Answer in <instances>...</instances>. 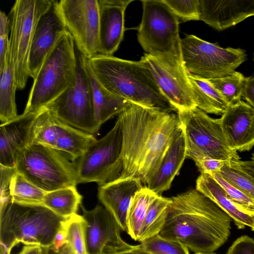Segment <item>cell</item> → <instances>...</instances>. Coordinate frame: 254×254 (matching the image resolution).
Segmentation results:
<instances>
[{"instance_id": "obj_40", "label": "cell", "mask_w": 254, "mask_h": 254, "mask_svg": "<svg viewBox=\"0 0 254 254\" xmlns=\"http://www.w3.org/2000/svg\"><path fill=\"white\" fill-rule=\"evenodd\" d=\"M10 23L8 16L3 11L0 12V71L2 69L6 54L9 50Z\"/></svg>"}, {"instance_id": "obj_1", "label": "cell", "mask_w": 254, "mask_h": 254, "mask_svg": "<svg viewBox=\"0 0 254 254\" xmlns=\"http://www.w3.org/2000/svg\"><path fill=\"white\" fill-rule=\"evenodd\" d=\"M123 133V170L119 179H140L146 186L168 147L182 131L178 112L131 103L118 118Z\"/></svg>"}, {"instance_id": "obj_45", "label": "cell", "mask_w": 254, "mask_h": 254, "mask_svg": "<svg viewBox=\"0 0 254 254\" xmlns=\"http://www.w3.org/2000/svg\"><path fill=\"white\" fill-rule=\"evenodd\" d=\"M50 248L39 245H25L17 254H49Z\"/></svg>"}, {"instance_id": "obj_8", "label": "cell", "mask_w": 254, "mask_h": 254, "mask_svg": "<svg viewBox=\"0 0 254 254\" xmlns=\"http://www.w3.org/2000/svg\"><path fill=\"white\" fill-rule=\"evenodd\" d=\"M186 143V158L195 162L205 158L224 161L240 160L225 138L219 119L197 107L178 112Z\"/></svg>"}, {"instance_id": "obj_7", "label": "cell", "mask_w": 254, "mask_h": 254, "mask_svg": "<svg viewBox=\"0 0 254 254\" xmlns=\"http://www.w3.org/2000/svg\"><path fill=\"white\" fill-rule=\"evenodd\" d=\"M15 167L27 180L46 192L78 184L75 163L61 152L41 144L29 143L19 150Z\"/></svg>"}, {"instance_id": "obj_31", "label": "cell", "mask_w": 254, "mask_h": 254, "mask_svg": "<svg viewBox=\"0 0 254 254\" xmlns=\"http://www.w3.org/2000/svg\"><path fill=\"white\" fill-rule=\"evenodd\" d=\"M170 198L157 195L150 202L144 220L138 242H142L162 230L167 217Z\"/></svg>"}, {"instance_id": "obj_21", "label": "cell", "mask_w": 254, "mask_h": 254, "mask_svg": "<svg viewBox=\"0 0 254 254\" xmlns=\"http://www.w3.org/2000/svg\"><path fill=\"white\" fill-rule=\"evenodd\" d=\"M36 114H22L12 121L0 124V165L15 167L17 152L29 143Z\"/></svg>"}, {"instance_id": "obj_41", "label": "cell", "mask_w": 254, "mask_h": 254, "mask_svg": "<svg viewBox=\"0 0 254 254\" xmlns=\"http://www.w3.org/2000/svg\"><path fill=\"white\" fill-rule=\"evenodd\" d=\"M226 254H254V240L248 236L238 238Z\"/></svg>"}, {"instance_id": "obj_42", "label": "cell", "mask_w": 254, "mask_h": 254, "mask_svg": "<svg viewBox=\"0 0 254 254\" xmlns=\"http://www.w3.org/2000/svg\"><path fill=\"white\" fill-rule=\"evenodd\" d=\"M227 161L211 158H205L195 161V163L201 174H211L214 172H219Z\"/></svg>"}, {"instance_id": "obj_52", "label": "cell", "mask_w": 254, "mask_h": 254, "mask_svg": "<svg viewBox=\"0 0 254 254\" xmlns=\"http://www.w3.org/2000/svg\"></svg>"}, {"instance_id": "obj_3", "label": "cell", "mask_w": 254, "mask_h": 254, "mask_svg": "<svg viewBox=\"0 0 254 254\" xmlns=\"http://www.w3.org/2000/svg\"><path fill=\"white\" fill-rule=\"evenodd\" d=\"M87 62L97 80L114 95L145 108L177 112L141 60L133 61L99 54L87 58Z\"/></svg>"}, {"instance_id": "obj_12", "label": "cell", "mask_w": 254, "mask_h": 254, "mask_svg": "<svg viewBox=\"0 0 254 254\" xmlns=\"http://www.w3.org/2000/svg\"><path fill=\"white\" fill-rule=\"evenodd\" d=\"M77 71L74 84L44 107L63 123L94 135L98 132L101 126L94 117L86 67L87 58L77 49Z\"/></svg>"}, {"instance_id": "obj_35", "label": "cell", "mask_w": 254, "mask_h": 254, "mask_svg": "<svg viewBox=\"0 0 254 254\" xmlns=\"http://www.w3.org/2000/svg\"><path fill=\"white\" fill-rule=\"evenodd\" d=\"M66 241L74 254H88L86 244V222L82 215L74 214L64 222Z\"/></svg>"}, {"instance_id": "obj_27", "label": "cell", "mask_w": 254, "mask_h": 254, "mask_svg": "<svg viewBox=\"0 0 254 254\" xmlns=\"http://www.w3.org/2000/svg\"><path fill=\"white\" fill-rule=\"evenodd\" d=\"M0 124H3L13 120L19 116L15 102L17 87L9 50L2 69L0 71Z\"/></svg>"}, {"instance_id": "obj_18", "label": "cell", "mask_w": 254, "mask_h": 254, "mask_svg": "<svg viewBox=\"0 0 254 254\" xmlns=\"http://www.w3.org/2000/svg\"><path fill=\"white\" fill-rule=\"evenodd\" d=\"M199 20L218 31L254 16V0H199Z\"/></svg>"}, {"instance_id": "obj_36", "label": "cell", "mask_w": 254, "mask_h": 254, "mask_svg": "<svg viewBox=\"0 0 254 254\" xmlns=\"http://www.w3.org/2000/svg\"><path fill=\"white\" fill-rule=\"evenodd\" d=\"M137 247L150 254H190L188 248L180 242L164 238L159 234L141 242Z\"/></svg>"}, {"instance_id": "obj_6", "label": "cell", "mask_w": 254, "mask_h": 254, "mask_svg": "<svg viewBox=\"0 0 254 254\" xmlns=\"http://www.w3.org/2000/svg\"><path fill=\"white\" fill-rule=\"evenodd\" d=\"M141 2L142 16L137 36L142 49L146 54L166 64L184 67L179 19L163 0Z\"/></svg>"}, {"instance_id": "obj_26", "label": "cell", "mask_w": 254, "mask_h": 254, "mask_svg": "<svg viewBox=\"0 0 254 254\" xmlns=\"http://www.w3.org/2000/svg\"><path fill=\"white\" fill-rule=\"evenodd\" d=\"M188 74L196 107L207 114L223 115L230 105L209 80Z\"/></svg>"}, {"instance_id": "obj_29", "label": "cell", "mask_w": 254, "mask_h": 254, "mask_svg": "<svg viewBox=\"0 0 254 254\" xmlns=\"http://www.w3.org/2000/svg\"><path fill=\"white\" fill-rule=\"evenodd\" d=\"M157 195L147 186H144L133 196L127 215V233L138 241L149 205Z\"/></svg>"}, {"instance_id": "obj_9", "label": "cell", "mask_w": 254, "mask_h": 254, "mask_svg": "<svg viewBox=\"0 0 254 254\" xmlns=\"http://www.w3.org/2000/svg\"><path fill=\"white\" fill-rule=\"evenodd\" d=\"M54 0H17L9 13V46L17 89H23L30 77L28 61L37 23Z\"/></svg>"}, {"instance_id": "obj_50", "label": "cell", "mask_w": 254, "mask_h": 254, "mask_svg": "<svg viewBox=\"0 0 254 254\" xmlns=\"http://www.w3.org/2000/svg\"><path fill=\"white\" fill-rule=\"evenodd\" d=\"M194 254H215L212 253H201V252H198V253H195Z\"/></svg>"}, {"instance_id": "obj_46", "label": "cell", "mask_w": 254, "mask_h": 254, "mask_svg": "<svg viewBox=\"0 0 254 254\" xmlns=\"http://www.w3.org/2000/svg\"><path fill=\"white\" fill-rule=\"evenodd\" d=\"M239 167L254 178V152L250 160L236 161Z\"/></svg>"}, {"instance_id": "obj_16", "label": "cell", "mask_w": 254, "mask_h": 254, "mask_svg": "<svg viewBox=\"0 0 254 254\" xmlns=\"http://www.w3.org/2000/svg\"><path fill=\"white\" fill-rule=\"evenodd\" d=\"M57 0L39 20L34 33L28 61L29 76L36 77L45 59L67 30L58 9Z\"/></svg>"}, {"instance_id": "obj_5", "label": "cell", "mask_w": 254, "mask_h": 254, "mask_svg": "<svg viewBox=\"0 0 254 254\" xmlns=\"http://www.w3.org/2000/svg\"><path fill=\"white\" fill-rule=\"evenodd\" d=\"M77 49L67 31L58 41L43 62L31 87L23 114H36L76 81Z\"/></svg>"}, {"instance_id": "obj_13", "label": "cell", "mask_w": 254, "mask_h": 254, "mask_svg": "<svg viewBox=\"0 0 254 254\" xmlns=\"http://www.w3.org/2000/svg\"><path fill=\"white\" fill-rule=\"evenodd\" d=\"M57 6L78 51L88 59L100 54L98 0H61Z\"/></svg>"}, {"instance_id": "obj_37", "label": "cell", "mask_w": 254, "mask_h": 254, "mask_svg": "<svg viewBox=\"0 0 254 254\" xmlns=\"http://www.w3.org/2000/svg\"><path fill=\"white\" fill-rule=\"evenodd\" d=\"M211 175L226 192L229 199L242 212L254 214V200L225 180L219 172Z\"/></svg>"}, {"instance_id": "obj_33", "label": "cell", "mask_w": 254, "mask_h": 254, "mask_svg": "<svg viewBox=\"0 0 254 254\" xmlns=\"http://www.w3.org/2000/svg\"><path fill=\"white\" fill-rule=\"evenodd\" d=\"M247 78L242 73L235 71L227 76L209 80L231 105L242 100Z\"/></svg>"}, {"instance_id": "obj_38", "label": "cell", "mask_w": 254, "mask_h": 254, "mask_svg": "<svg viewBox=\"0 0 254 254\" xmlns=\"http://www.w3.org/2000/svg\"><path fill=\"white\" fill-rule=\"evenodd\" d=\"M179 19V22L199 20V0H163Z\"/></svg>"}, {"instance_id": "obj_11", "label": "cell", "mask_w": 254, "mask_h": 254, "mask_svg": "<svg viewBox=\"0 0 254 254\" xmlns=\"http://www.w3.org/2000/svg\"><path fill=\"white\" fill-rule=\"evenodd\" d=\"M122 145V126L118 118L113 127L75 163L77 184L95 182L101 187L119 179L123 170Z\"/></svg>"}, {"instance_id": "obj_48", "label": "cell", "mask_w": 254, "mask_h": 254, "mask_svg": "<svg viewBox=\"0 0 254 254\" xmlns=\"http://www.w3.org/2000/svg\"><path fill=\"white\" fill-rule=\"evenodd\" d=\"M119 254H150L138 249L137 247V245H136L135 248L134 249L130 250L129 251L121 253Z\"/></svg>"}, {"instance_id": "obj_25", "label": "cell", "mask_w": 254, "mask_h": 254, "mask_svg": "<svg viewBox=\"0 0 254 254\" xmlns=\"http://www.w3.org/2000/svg\"><path fill=\"white\" fill-rule=\"evenodd\" d=\"M97 140L93 134L76 128L59 120L54 149L64 154L74 162Z\"/></svg>"}, {"instance_id": "obj_39", "label": "cell", "mask_w": 254, "mask_h": 254, "mask_svg": "<svg viewBox=\"0 0 254 254\" xmlns=\"http://www.w3.org/2000/svg\"><path fill=\"white\" fill-rule=\"evenodd\" d=\"M17 172L15 167H6L0 165V214L3 213L12 202L11 183Z\"/></svg>"}, {"instance_id": "obj_4", "label": "cell", "mask_w": 254, "mask_h": 254, "mask_svg": "<svg viewBox=\"0 0 254 254\" xmlns=\"http://www.w3.org/2000/svg\"><path fill=\"white\" fill-rule=\"evenodd\" d=\"M65 220L43 205L10 203L0 214L1 254L19 244L50 248Z\"/></svg>"}, {"instance_id": "obj_32", "label": "cell", "mask_w": 254, "mask_h": 254, "mask_svg": "<svg viewBox=\"0 0 254 254\" xmlns=\"http://www.w3.org/2000/svg\"><path fill=\"white\" fill-rule=\"evenodd\" d=\"M46 192L17 171L12 178L11 183L12 202L24 205H42Z\"/></svg>"}, {"instance_id": "obj_2", "label": "cell", "mask_w": 254, "mask_h": 254, "mask_svg": "<svg viewBox=\"0 0 254 254\" xmlns=\"http://www.w3.org/2000/svg\"><path fill=\"white\" fill-rule=\"evenodd\" d=\"M159 235L177 241L194 253H212L227 240L232 218L196 189L170 198Z\"/></svg>"}, {"instance_id": "obj_22", "label": "cell", "mask_w": 254, "mask_h": 254, "mask_svg": "<svg viewBox=\"0 0 254 254\" xmlns=\"http://www.w3.org/2000/svg\"><path fill=\"white\" fill-rule=\"evenodd\" d=\"M186 158V143L183 131L167 150L158 170L146 186L159 195L169 190Z\"/></svg>"}, {"instance_id": "obj_19", "label": "cell", "mask_w": 254, "mask_h": 254, "mask_svg": "<svg viewBox=\"0 0 254 254\" xmlns=\"http://www.w3.org/2000/svg\"><path fill=\"white\" fill-rule=\"evenodd\" d=\"M100 54L113 56L122 41L125 13L132 0H98Z\"/></svg>"}, {"instance_id": "obj_34", "label": "cell", "mask_w": 254, "mask_h": 254, "mask_svg": "<svg viewBox=\"0 0 254 254\" xmlns=\"http://www.w3.org/2000/svg\"><path fill=\"white\" fill-rule=\"evenodd\" d=\"M219 173L228 183L254 200V178L241 169L236 161H227Z\"/></svg>"}, {"instance_id": "obj_44", "label": "cell", "mask_w": 254, "mask_h": 254, "mask_svg": "<svg viewBox=\"0 0 254 254\" xmlns=\"http://www.w3.org/2000/svg\"><path fill=\"white\" fill-rule=\"evenodd\" d=\"M242 99L254 108V74L248 77Z\"/></svg>"}, {"instance_id": "obj_51", "label": "cell", "mask_w": 254, "mask_h": 254, "mask_svg": "<svg viewBox=\"0 0 254 254\" xmlns=\"http://www.w3.org/2000/svg\"></svg>"}, {"instance_id": "obj_43", "label": "cell", "mask_w": 254, "mask_h": 254, "mask_svg": "<svg viewBox=\"0 0 254 254\" xmlns=\"http://www.w3.org/2000/svg\"><path fill=\"white\" fill-rule=\"evenodd\" d=\"M64 221L62 222L61 228L56 234L52 246L50 248V249L56 253H58L67 243V234L64 224Z\"/></svg>"}, {"instance_id": "obj_47", "label": "cell", "mask_w": 254, "mask_h": 254, "mask_svg": "<svg viewBox=\"0 0 254 254\" xmlns=\"http://www.w3.org/2000/svg\"><path fill=\"white\" fill-rule=\"evenodd\" d=\"M55 254H74L72 250L68 244L64 245L59 251Z\"/></svg>"}, {"instance_id": "obj_14", "label": "cell", "mask_w": 254, "mask_h": 254, "mask_svg": "<svg viewBox=\"0 0 254 254\" xmlns=\"http://www.w3.org/2000/svg\"><path fill=\"white\" fill-rule=\"evenodd\" d=\"M86 222V244L88 254H119L134 249L136 246L121 237V228L111 214L97 205L88 210L80 204Z\"/></svg>"}, {"instance_id": "obj_17", "label": "cell", "mask_w": 254, "mask_h": 254, "mask_svg": "<svg viewBox=\"0 0 254 254\" xmlns=\"http://www.w3.org/2000/svg\"><path fill=\"white\" fill-rule=\"evenodd\" d=\"M229 147L236 152L254 146V108L243 100L230 105L220 118Z\"/></svg>"}, {"instance_id": "obj_10", "label": "cell", "mask_w": 254, "mask_h": 254, "mask_svg": "<svg viewBox=\"0 0 254 254\" xmlns=\"http://www.w3.org/2000/svg\"><path fill=\"white\" fill-rule=\"evenodd\" d=\"M181 47L187 73L208 80L232 73L247 59L243 49L222 48L193 35L181 39Z\"/></svg>"}, {"instance_id": "obj_15", "label": "cell", "mask_w": 254, "mask_h": 254, "mask_svg": "<svg viewBox=\"0 0 254 254\" xmlns=\"http://www.w3.org/2000/svg\"><path fill=\"white\" fill-rule=\"evenodd\" d=\"M151 70L161 91L177 112L196 107L188 74L145 53L141 59Z\"/></svg>"}, {"instance_id": "obj_20", "label": "cell", "mask_w": 254, "mask_h": 254, "mask_svg": "<svg viewBox=\"0 0 254 254\" xmlns=\"http://www.w3.org/2000/svg\"><path fill=\"white\" fill-rule=\"evenodd\" d=\"M142 184L140 179L128 177L98 188L100 201L124 231H127V215L131 199L135 193L144 187Z\"/></svg>"}, {"instance_id": "obj_30", "label": "cell", "mask_w": 254, "mask_h": 254, "mask_svg": "<svg viewBox=\"0 0 254 254\" xmlns=\"http://www.w3.org/2000/svg\"><path fill=\"white\" fill-rule=\"evenodd\" d=\"M58 121L46 108L41 109L37 113L33 122L29 143L39 144L54 149L58 130Z\"/></svg>"}, {"instance_id": "obj_49", "label": "cell", "mask_w": 254, "mask_h": 254, "mask_svg": "<svg viewBox=\"0 0 254 254\" xmlns=\"http://www.w3.org/2000/svg\"><path fill=\"white\" fill-rule=\"evenodd\" d=\"M250 216H251L253 221V225L251 227V228L252 230L254 231V214Z\"/></svg>"}, {"instance_id": "obj_24", "label": "cell", "mask_w": 254, "mask_h": 254, "mask_svg": "<svg viewBox=\"0 0 254 254\" xmlns=\"http://www.w3.org/2000/svg\"><path fill=\"white\" fill-rule=\"evenodd\" d=\"M196 190L211 199L233 219L239 229L247 226L251 228L250 215L240 210L229 199L226 192L214 178L208 173H202L196 181Z\"/></svg>"}, {"instance_id": "obj_23", "label": "cell", "mask_w": 254, "mask_h": 254, "mask_svg": "<svg viewBox=\"0 0 254 254\" xmlns=\"http://www.w3.org/2000/svg\"><path fill=\"white\" fill-rule=\"evenodd\" d=\"M86 67L91 92L94 117L101 125L115 116L119 115L132 103L114 95L97 80L86 60Z\"/></svg>"}, {"instance_id": "obj_28", "label": "cell", "mask_w": 254, "mask_h": 254, "mask_svg": "<svg viewBox=\"0 0 254 254\" xmlns=\"http://www.w3.org/2000/svg\"><path fill=\"white\" fill-rule=\"evenodd\" d=\"M82 196L76 187H68L47 192L42 205L59 216L67 219L76 214Z\"/></svg>"}]
</instances>
